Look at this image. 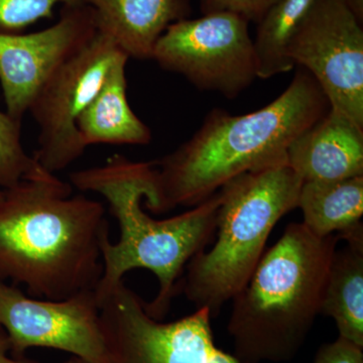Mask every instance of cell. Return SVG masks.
<instances>
[{
	"label": "cell",
	"mask_w": 363,
	"mask_h": 363,
	"mask_svg": "<svg viewBox=\"0 0 363 363\" xmlns=\"http://www.w3.org/2000/svg\"><path fill=\"white\" fill-rule=\"evenodd\" d=\"M79 6L81 0H0V33H16L50 18L58 4Z\"/></svg>",
	"instance_id": "d6986e66"
},
{
	"label": "cell",
	"mask_w": 363,
	"mask_h": 363,
	"mask_svg": "<svg viewBox=\"0 0 363 363\" xmlns=\"http://www.w3.org/2000/svg\"><path fill=\"white\" fill-rule=\"evenodd\" d=\"M123 54L109 69L104 84L77 121L83 145H147L152 131L135 116L128 100L126 65Z\"/></svg>",
	"instance_id": "5bb4252c"
},
{
	"label": "cell",
	"mask_w": 363,
	"mask_h": 363,
	"mask_svg": "<svg viewBox=\"0 0 363 363\" xmlns=\"http://www.w3.org/2000/svg\"><path fill=\"white\" fill-rule=\"evenodd\" d=\"M286 164L303 182L363 176V128L330 108L293 140Z\"/></svg>",
	"instance_id": "7c38bea8"
},
{
	"label": "cell",
	"mask_w": 363,
	"mask_h": 363,
	"mask_svg": "<svg viewBox=\"0 0 363 363\" xmlns=\"http://www.w3.org/2000/svg\"><path fill=\"white\" fill-rule=\"evenodd\" d=\"M66 363H87V362H83V360H81L80 358L73 357V358H71V359L69 360V362H67Z\"/></svg>",
	"instance_id": "603a6c76"
},
{
	"label": "cell",
	"mask_w": 363,
	"mask_h": 363,
	"mask_svg": "<svg viewBox=\"0 0 363 363\" xmlns=\"http://www.w3.org/2000/svg\"><path fill=\"white\" fill-rule=\"evenodd\" d=\"M0 327L13 357L33 347L65 351L87 363H106V344L95 291L64 300L26 295L0 279Z\"/></svg>",
	"instance_id": "30bf717a"
},
{
	"label": "cell",
	"mask_w": 363,
	"mask_h": 363,
	"mask_svg": "<svg viewBox=\"0 0 363 363\" xmlns=\"http://www.w3.org/2000/svg\"><path fill=\"white\" fill-rule=\"evenodd\" d=\"M97 30L93 11L79 4L64 6L60 20L40 32L0 33V85L7 113L23 121L45 82Z\"/></svg>",
	"instance_id": "8fae6325"
},
{
	"label": "cell",
	"mask_w": 363,
	"mask_h": 363,
	"mask_svg": "<svg viewBox=\"0 0 363 363\" xmlns=\"http://www.w3.org/2000/svg\"><path fill=\"white\" fill-rule=\"evenodd\" d=\"M314 363H363V348L338 337L319 348Z\"/></svg>",
	"instance_id": "44dd1931"
},
{
	"label": "cell",
	"mask_w": 363,
	"mask_h": 363,
	"mask_svg": "<svg viewBox=\"0 0 363 363\" xmlns=\"http://www.w3.org/2000/svg\"><path fill=\"white\" fill-rule=\"evenodd\" d=\"M276 0H200L203 14L230 11L257 23Z\"/></svg>",
	"instance_id": "ffe728a7"
},
{
	"label": "cell",
	"mask_w": 363,
	"mask_h": 363,
	"mask_svg": "<svg viewBox=\"0 0 363 363\" xmlns=\"http://www.w3.org/2000/svg\"><path fill=\"white\" fill-rule=\"evenodd\" d=\"M345 0H316L288 47L330 108L363 128V28Z\"/></svg>",
	"instance_id": "9c48e42d"
},
{
	"label": "cell",
	"mask_w": 363,
	"mask_h": 363,
	"mask_svg": "<svg viewBox=\"0 0 363 363\" xmlns=\"http://www.w3.org/2000/svg\"><path fill=\"white\" fill-rule=\"evenodd\" d=\"M100 32L109 35L128 58L152 59L167 28L191 13L190 0H81Z\"/></svg>",
	"instance_id": "4fadbf2b"
},
{
	"label": "cell",
	"mask_w": 363,
	"mask_h": 363,
	"mask_svg": "<svg viewBox=\"0 0 363 363\" xmlns=\"http://www.w3.org/2000/svg\"><path fill=\"white\" fill-rule=\"evenodd\" d=\"M298 208L302 223L319 238L342 234L362 223L363 176L303 182Z\"/></svg>",
	"instance_id": "2e32d148"
},
{
	"label": "cell",
	"mask_w": 363,
	"mask_h": 363,
	"mask_svg": "<svg viewBox=\"0 0 363 363\" xmlns=\"http://www.w3.org/2000/svg\"><path fill=\"white\" fill-rule=\"evenodd\" d=\"M250 23L230 11L175 21L157 40L152 60L198 89L233 99L257 78Z\"/></svg>",
	"instance_id": "52a82bcc"
},
{
	"label": "cell",
	"mask_w": 363,
	"mask_h": 363,
	"mask_svg": "<svg viewBox=\"0 0 363 363\" xmlns=\"http://www.w3.org/2000/svg\"><path fill=\"white\" fill-rule=\"evenodd\" d=\"M337 235L346 245L332 257L321 314L334 320L339 337L363 348V224Z\"/></svg>",
	"instance_id": "9a60e30c"
},
{
	"label": "cell",
	"mask_w": 363,
	"mask_h": 363,
	"mask_svg": "<svg viewBox=\"0 0 363 363\" xmlns=\"http://www.w3.org/2000/svg\"><path fill=\"white\" fill-rule=\"evenodd\" d=\"M70 184L82 192L102 196L121 230L116 243L109 233L102 238L104 272L95 290L98 301L124 281L128 272L147 269L156 276L159 291L152 302L145 303V310L155 319H164L180 290L186 267L216 233L220 190L184 213L155 219L142 208L145 199L147 209L157 213L155 162L114 155L104 164L73 172Z\"/></svg>",
	"instance_id": "7a4b0ae2"
},
{
	"label": "cell",
	"mask_w": 363,
	"mask_h": 363,
	"mask_svg": "<svg viewBox=\"0 0 363 363\" xmlns=\"http://www.w3.org/2000/svg\"><path fill=\"white\" fill-rule=\"evenodd\" d=\"M0 328H1V327H0Z\"/></svg>",
	"instance_id": "d4e9b609"
},
{
	"label": "cell",
	"mask_w": 363,
	"mask_h": 363,
	"mask_svg": "<svg viewBox=\"0 0 363 363\" xmlns=\"http://www.w3.org/2000/svg\"><path fill=\"white\" fill-rule=\"evenodd\" d=\"M1 196H2V190H1V189H0V198H1Z\"/></svg>",
	"instance_id": "cb8c5ba5"
},
{
	"label": "cell",
	"mask_w": 363,
	"mask_h": 363,
	"mask_svg": "<svg viewBox=\"0 0 363 363\" xmlns=\"http://www.w3.org/2000/svg\"><path fill=\"white\" fill-rule=\"evenodd\" d=\"M123 54L109 35L98 30L43 86L28 111L39 126L38 149L33 157L40 167L57 174L84 155L78 118Z\"/></svg>",
	"instance_id": "ba28073f"
},
{
	"label": "cell",
	"mask_w": 363,
	"mask_h": 363,
	"mask_svg": "<svg viewBox=\"0 0 363 363\" xmlns=\"http://www.w3.org/2000/svg\"><path fill=\"white\" fill-rule=\"evenodd\" d=\"M99 305L106 363H240L215 345L207 308L164 323L124 281Z\"/></svg>",
	"instance_id": "8992f818"
},
{
	"label": "cell",
	"mask_w": 363,
	"mask_h": 363,
	"mask_svg": "<svg viewBox=\"0 0 363 363\" xmlns=\"http://www.w3.org/2000/svg\"><path fill=\"white\" fill-rule=\"evenodd\" d=\"M109 233L101 202L40 167L0 198V279L32 297L64 300L96 290L101 241Z\"/></svg>",
	"instance_id": "6da1fadb"
},
{
	"label": "cell",
	"mask_w": 363,
	"mask_h": 363,
	"mask_svg": "<svg viewBox=\"0 0 363 363\" xmlns=\"http://www.w3.org/2000/svg\"><path fill=\"white\" fill-rule=\"evenodd\" d=\"M316 0H276L259 23L253 39L257 78L269 79L295 68L288 47Z\"/></svg>",
	"instance_id": "e0dca14e"
},
{
	"label": "cell",
	"mask_w": 363,
	"mask_h": 363,
	"mask_svg": "<svg viewBox=\"0 0 363 363\" xmlns=\"http://www.w3.org/2000/svg\"><path fill=\"white\" fill-rule=\"evenodd\" d=\"M21 142V121L0 111V189L16 185L40 168Z\"/></svg>",
	"instance_id": "ac0fdd59"
},
{
	"label": "cell",
	"mask_w": 363,
	"mask_h": 363,
	"mask_svg": "<svg viewBox=\"0 0 363 363\" xmlns=\"http://www.w3.org/2000/svg\"><path fill=\"white\" fill-rule=\"evenodd\" d=\"M329 109L323 91L305 69H298L286 89L259 111L233 116L214 109L190 140L155 162L157 214L194 207L236 177L286 162L293 140Z\"/></svg>",
	"instance_id": "3957f363"
},
{
	"label": "cell",
	"mask_w": 363,
	"mask_h": 363,
	"mask_svg": "<svg viewBox=\"0 0 363 363\" xmlns=\"http://www.w3.org/2000/svg\"><path fill=\"white\" fill-rule=\"evenodd\" d=\"M340 238H319L303 223L281 238L233 298L228 333L240 363L285 362L298 354L321 314L327 277Z\"/></svg>",
	"instance_id": "277c9868"
},
{
	"label": "cell",
	"mask_w": 363,
	"mask_h": 363,
	"mask_svg": "<svg viewBox=\"0 0 363 363\" xmlns=\"http://www.w3.org/2000/svg\"><path fill=\"white\" fill-rule=\"evenodd\" d=\"M303 180L286 162L236 177L219 189L217 240L195 255L180 290L212 317L247 285L281 217L298 208Z\"/></svg>",
	"instance_id": "5b68a950"
},
{
	"label": "cell",
	"mask_w": 363,
	"mask_h": 363,
	"mask_svg": "<svg viewBox=\"0 0 363 363\" xmlns=\"http://www.w3.org/2000/svg\"><path fill=\"white\" fill-rule=\"evenodd\" d=\"M11 346H9V338L4 329L0 328V363H35L28 360L16 358L9 355Z\"/></svg>",
	"instance_id": "7402d4cb"
}]
</instances>
